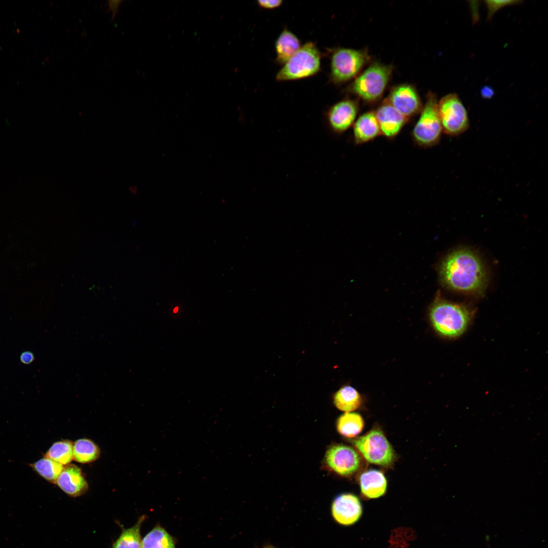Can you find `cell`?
<instances>
[{
  "label": "cell",
  "instance_id": "cell-1",
  "mask_svg": "<svg viewBox=\"0 0 548 548\" xmlns=\"http://www.w3.org/2000/svg\"><path fill=\"white\" fill-rule=\"evenodd\" d=\"M440 276L447 287L463 293H481L487 285L486 271L481 259L467 249L457 250L446 257L440 267Z\"/></svg>",
  "mask_w": 548,
  "mask_h": 548
},
{
  "label": "cell",
  "instance_id": "cell-15",
  "mask_svg": "<svg viewBox=\"0 0 548 548\" xmlns=\"http://www.w3.org/2000/svg\"><path fill=\"white\" fill-rule=\"evenodd\" d=\"M380 135L381 130L374 112L363 113L353 125V140L356 145L369 142Z\"/></svg>",
  "mask_w": 548,
  "mask_h": 548
},
{
  "label": "cell",
  "instance_id": "cell-11",
  "mask_svg": "<svg viewBox=\"0 0 548 548\" xmlns=\"http://www.w3.org/2000/svg\"><path fill=\"white\" fill-rule=\"evenodd\" d=\"M334 520L343 526H350L360 518L362 507L359 498L351 493L341 494L336 496L331 506Z\"/></svg>",
  "mask_w": 548,
  "mask_h": 548
},
{
  "label": "cell",
  "instance_id": "cell-26",
  "mask_svg": "<svg viewBox=\"0 0 548 548\" xmlns=\"http://www.w3.org/2000/svg\"><path fill=\"white\" fill-rule=\"evenodd\" d=\"M282 0H258V4L265 9H273L279 7L282 3Z\"/></svg>",
  "mask_w": 548,
  "mask_h": 548
},
{
  "label": "cell",
  "instance_id": "cell-29",
  "mask_svg": "<svg viewBox=\"0 0 548 548\" xmlns=\"http://www.w3.org/2000/svg\"><path fill=\"white\" fill-rule=\"evenodd\" d=\"M481 94L483 98L488 99L491 98L493 96L494 91L491 87L485 86L482 88Z\"/></svg>",
  "mask_w": 548,
  "mask_h": 548
},
{
  "label": "cell",
  "instance_id": "cell-21",
  "mask_svg": "<svg viewBox=\"0 0 548 548\" xmlns=\"http://www.w3.org/2000/svg\"><path fill=\"white\" fill-rule=\"evenodd\" d=\"M100 454L99 447L90 439L80 438L73 442V459L77 462H92L99 458Z\"/></svg>",
  "mask_w": 548,
  "mask_h": 548
},
{
  "label": "cell",
  "instance_id": "cell-7",
  "mask_svg": "<svg viewBox=\"0 0 548 548\" xmlns=\"http://www.w3.org/2000/svg\"><path fill=\"white\" fill-rule=\"evenodd\" d=\"M438 110L442 131L450 136H457L469 126L466 108L455 93L449 94L438 101Z\"/></svg>",
  "mask_w": 548,
  "mask_h": 548
},
{
  "label": "cell",
  "instance_id": "cell-28",
  "mask_svg": "<svg viewBox=\"0 0 548 548\" xmlns=\"http://www.w3.org/2000/svg\"><path fill=\"white\" fill-rule=\"evenodd\" d=\"M35 359L33 353L29 351L23 352L20 356L21 362L25 365L30 364L34 361Z\"/></svg>",
  "mask_w": 548,
  "mask_h": 548
},
{
  "label": "cell",
  "instance_id": "cell-23",
  "mask_svg": "<svg viewBox=\"0 0 548 548\" xmlns=\"http://www.w3.org/2000/svg\"><path fill=\"white\" fill-rule=\"evenodd\" d=\"M38 475L47 482L55 484L64 466L61 464L44 457L30 465Z\"/></svg>",
  "mask_w": 548,
  "mask_h": 548
},
{
  "label": "cell",
  "instance_id": "cell-12",
  "mask_svg": "<svg viewBox=\"0 0 548 548\" xmlns=\"http://www.w3.org/2000/svg\"><path fill=\"white\" fill-rule=\"evenodd\" d=\"M386 100L408 120L422 109L420 97L410 85H401L395 87Z\"/></svg>",
  "mask_w": 548,
  "mask_h": 548
},
{
  "label": "cell",
  "instance_id": "cell-5",
  "mask_svg": "<svg viewBox=\"0 0 548 548\" xmlns=\"http://www.w3.org/2000/svg\"><path fill=\"white\" fill-rule=\"evenodd\" d=\"M353 444L368 462L383 466H389L395 459L394 450L379 428H374L358 437Z\"/></svg>",
  "mask_w": 548,
  "mask_h": 548
},
{
  "label": "cell",
  "instance_id": "cell-16",
  "mask_svg": "<svg viewBox=\"0 0 548 548\" xmlns=\"http://www.w3.org/2000/svg\"><path fill=\"white\" fill-rule=\"evenodd\" d=\"M359 483L362 494L368 498H376L383 495L387 487V480L380 471L370 469L363 472Z\"/></svg>",
  "mask_w": 548,
  "mask_h": 548
},
{
  "label": "cell",
  "instance_id": "cell-3",
  "mask_svg": "<svg viewBox=\"0 0 548 548\" xmlns=\"http://www.w3.org/2000/svg\"><path fill=\"white\" fill-rule=\"evenodd\" d=\"M321 67V54L316 45L308 42L284 64L276 75L277 81L301 79L317 73Z\"/></svg>",
  "mask_w": 548,
  "mask_h": 548
},
{
  "label": "cell",
  "instance_id": "cell-14",
  "mask_svg": "<svg viewBox=\"0 0 548 548\" xmlns=\"http://www.w3.org/2000/svg\"><path fill=\"white\" fill-rule=\"evenodd\" d=\"M55 484L66 494L77 497L85 494L88 490V485L82 470L75 464L65 465Z\"/></svg>",
  "mask_w": 548,
  "mask_h": 548
},
{
  "label": "cell",
  "instance_id": "cell-24",
  "mask_svg": "<svg viewBox=\"0 0 548 548\" xmlns=\"http://www.w3.org/2000/svg\"><path fill=\"white\" fill-rule=\"evenodd\" d=\"M45 457L63 466L67 465L73 459V442L67 439L56 441L47 451Z\"/></svg>",
  "mask_w": 548,
  "mask_h": 548
},
{
  "label": "cell",
  "instance_id": "cell-20",
  "mask_svg": "<svg viewBox=\"0 0 548 548\" xmlns=\"http://www.w3.org/2000/svg\"><path fill=\"white\" fill-rule=\"evenodd\" d=\"M175 538L159 524L152 529L142 540V548H176Z\"/></svg>",
  "mask_w": 548,
  "mask_h": 548
},
{
  "label": "cell",
  "instance_id": "cell-27",
  "mask_svg": "<svg viewBox=\"0 0 548 548\" xmlns=\"http://www.w3.org/2000/svg\"><path fill=\"white\" fill-rule=\"evenodd\" d=\"M122 3V1H109L107 4V8L111 13L112 17L114 18Z\"/></svg>",
  "mask_w": 548,
  "mask_h": 548
},
{
  "label": "cell",
  "instance_id": "cell-6",
  "mask_svg": "<svg viewBox=\"0 0 548 548\" xmlns=\"http://www.w3.org/2000/svg\"><path fill=\"white\" fill-rule=\"evenodd\" d=\"M391 73L392 68L390 66L373 64L355 79L352 89L366 101H376L383 94Z\"/></svg>",
  "mask_w": 548,
  "mask_h": 548
},
{
  "label": "cell",
  "instance_id": "cell-22",
  "mask_svg": "<svg viewBox=\"0 0 548 548\" xmlns=\"http://www.w3.org/2000/svg\"><path fill=\"white\" fill-rule=\"evenodd\" d=\"M336 426L341 435L349 438L354 437L362 431L364 421L359 414L348 412L338 418Z\"/></svg>",
  "mask_w": 548,
  "mask_h": 548
},
{
  "label": "cell",
  "instance_id": "cell-8",
  "mask_svg": "<svg viewBox=\"0 0 548 548\" xmlns=\"http://www.w3.org/2000/svg\"><path fill=\"white\" fill-rule=\"evenodd\" d=\"M364 51L349 48L336 50L331 59V76L335 83L346 82L355 77L368 60Z\"/></svg>",
  "mask_w": 548,
  "mask_h": 548
},
{
  "label": "cell",
  "instance_id": "cell-18",
  "mask_svg": "<svg viewBox=\"0 0 548 548\" xmlns=\"http://www.w3.org/2000/svg\"><path fill=\"white\" fill-rule=\"evenodd\" d=\"M333 402L338 409L346 413L352 412L360 406L362 398L355 388L347 385L340 388L335 393Z\"/></svg>",
  "mask_w": 548,
  "mask_h": 548
},
{
  "label": "cell",
  "instance_id": "cell-2",
  "mask_svg": "<svg viewBox=\"0 0 548 548\" xmlns=\"http://www.w3.org/2000/svg\"><path fill=\"white\" fill-rule=\"evenodd\" d=\"M429 318L432 327L439 335L455 339L467 329L472 312L466 305L438 298L431 306Z\"/></svg>",
  "mask_w": 548,
  "mask_h": 548
},
{
  "label": "cell",
  "instance_id": "cell-13",
  "mask_svg": "<svg viewBox=\"0 0 548 548\" xmlns=\"http://www.w3.org/2000/svg\"><path fill=\"white\" fill-rule=\"evenodd\" d=\"M381 135L388 139L396 137L408 121L387 100L374 112Z\"/></svg>",
  "mask_w": 548,
  "mask_h": 548
},
{
  "label": "cell",
  "instance_id": "cell-19",
  "mask_svg": "<svg viewBox=\"0 0 548 548\" xmlns=\"http://www.w3.org/2000/svg\"><path fill=\"white\" fill-rule=\"evenodd\" d=\"M146 517L145 515L141 516L132 526L128 528L123 527L111 548H142L141 528Z\"/></svg>",
  "mask_w": 548,
  "mask_h": 548
},
{
  "label": "cell",
  "instance_id": "cell-17",
  "mask_svg": "<svg viewBox=\"0 0 548 548\" xmlns=\"http://www.w3.org/2000/svg\"><path fill=\"white\" fill-rule=\"evenodd\" d=\"M301 46L297 37L289 30L284 29L278 36L275 43L277 62L284 64Z\"/></svg>",
  "mask_w": 548,
  "mask_h": 548
},
{
  "label": "cell",
  "instance_id": "cell-10",
  "mask_svg": "<svg viewBox=\"0 0 548 548\" xmlns=\"http://www.w3.org/2000/svg\"><path fill=\"white\" fill-rule=\"evenodd\" d=\"M357 102L351 99L339 101L331 106L326 113L330 129L340 134L353 126L358 113Z\"/></svg>",
  "mask_w": 548,
  "mask_h": 548
},
{
  "label": "cell",
  "instance_id": "cell-9",
  "mask_svg": "<svg viewBox=\"0 0 548 548\" xmlns=\"http://www.w3.org/2000/svg\"><path fill=\"white\" fill-rule=\"evenodd\" d=\"M325 461L332 471L342 476L354 474L361 465L359 453L353 448L344 444L330 447L326 453Z\"/></svg>",
  "mask_w": 548,
  "mask_h": 548
},
{
  "label": "cell",
  "instance_id": "cell-30",
  "mask_svg": "<svg viewBox=\"0 0 548 548\" xmlns=\"http://www.w3.org/2000/svg\"><path fill=\"white\" fill-rule=\"evenodd\" d=\"M263 548H277V547H275L273 546H272V545H266V546L263 547Z\"/></svg>",
  "mask_w": 548,
  "mask_h": 548
},
{
  "label": "cell",
  "instance_id": "cell-25",
  "mask_svg": "<svg viewBox=\"0 0 548 548\" xmlns=\"http://www.w3.org/2000/svg\"><path fill=\"white\" fill-rule=\"evenodd\" d=\"M485 5H486L488 13L487 18L488 20H490L492 18L493 15L499 9L506 6L510 5H515L520 4L522 1H513V0H503V1H496V0H490L484 1Z\"/></svg>",
  "mask_w": 548,
  "mask_h": 548
},
{
  "label": "cell",
  "instance_id": "cell-4",
  "mask_svg": "<svg viewBox=\"0 0 548 548\" xmlns=\"http://www.w3.org/2000/svg\"><path fill=\"white\" fill-rule=\"evenodd\" d=\"M442 132L438 101L435 94L430 93L413 129L412 138L418 146L429 148L439 143Z\"/></svg>",
  "mask_w": 548,
  "mask_h": 548
}]
</instances>
